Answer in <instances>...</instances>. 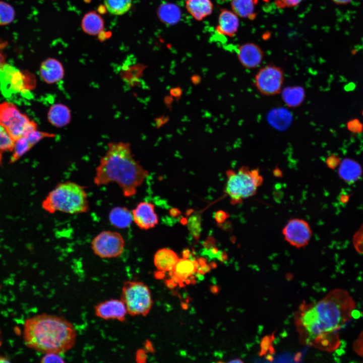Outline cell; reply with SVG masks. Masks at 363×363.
<instances>
[{"mask_svg": "<svg viewBox=\"0 0 363 363\" xmlns=\"http://www.w3.org/2000/svg\"><path fill=\"white\" fill-rule=\"evenodd\" d=\"M225 193L232 204L241 203L243 200L253 196L263 183V177L257 169H250L241 166L237 171L230 169L226 171Z\"/></svg>", "mask_w": 363, "mask_h": 363, "instance_id": "obj_5", "label": "cell"}, {"mask_svg": "<svg viewBox=\"0 0 363 363\" xmlns=\"http://www.w3.org/2000/svg\"><path fill=\"white\" fill-rule=\"evenodd\" d=\"M146 350L141 349L137 351L136 359L139 363H144L146 360Z\"/></svg>", "mask_w": 363, "mask_h": 363, "instance_id": "obj_34", "label": "cell"}, {"mask_svg": "<svg viewBox=\"0 0 363 363\" xmlns=\"http://www.w3.org/2000/svg\"><path fill=\"white\" fill-rule=\"evenodd\" d=\"M239 26V17L233 12L226 9L221 10L216 27L218 33L233 37L236 33Z\"/></svg>", "mask_w": 363, "mask_h": 363, "instance_id": "obj_16", "label": "cell"}, {"mask_svg": "<svg viewBox=\"0 0 363 363\" xmlns=\"http://www.w3.org/2000/svg\"><path fill=\"white\" fill-rule=\"evenodd\" d=\"M157 16L163 23L173 25L179 21L182 13L179 8L175 4L165 3L159 7Z\"/></svg>", "mask_w": 363, "mask_h": 363, "instance_id": "obj_23", "label": "cell"}, {"mask_svg": "<svg viewBox=\"0 0 363 363\" xmlns=\"http://www.w3.org/2000/svg\"><path fill=\"white\" fill-rule=\"evenodd\" d=\"M198 263L184 257L179 259L171 272L173 280L178 283H182L190 277L197 270Z\"/></svg>", "mask_w": 363, "mask_h": 363, "instance_id": "obj_18", "label": "cell"}, {"mask_svg": "<svg viewBox=\"0 0 363 363\" xmlns=\"http://www.w3.org/2000/svg\"><path fill=\"white\" fill-rule=\"evenodd\" d=\"M226 214L223 211H220L218 213L217 215V218H216L217 219V221H223L226 218Z\"/></svg>", "mask_w": 363, "mask_h": 363, "instance_id": "obj_36", "label": "cell"}, {"mask_svg": "<svg viewBox=\"0 0 363 363\" xmlns=\"http://www.w3.org/2000/svg\"><path fill=\"white\" fill-rule=\"evenodd\" d=\"M77 331L62 316L43 313L27 319L24 340L29 348L43 353H65L74 346Z\"/></svg>", "mask_w": 363, "mask_h": 363, "instance_id": "obj_3", "label": "cell"}, {"mask_svg": "<svg viewBox=\"0 0 363 363\" xmlns=\"http://www.w3.org/2000/svg\"><path fill=\"white\" fill-rule=\"evenodd\" d=\"M95 315L105 320L124 322L128 314L126 306L121 299L111 298L100 302L94 307Z\"/></svg>", "mask_w": 363, "mask_h": 363, "instance_id": "obj_12", "label": "cell"}, {"mask_svg": "<svg viewBox=\"0 0 363 363\" xmlns=\"http://www.w3.org/2000/svg\"><path fill=\"white\" fill-rule=\"evenodd\" d=\"M254 1H255V2H256V4L258 3V0H254ZM264 1H266V2H268L269 0H264Z\"/></svg>", "mask_w": 363, "mask_h": 363, "instance_id": "obj_41", "label": "cell"}, {"mask_svg": "<svg viewBox=\"0 0 363 363\" xmlns=\"http://www.w3.org/2000/svg\"><path fill=\"white\" fill-rule=\"evenodd\" d=\"M5 63V57L0 49V67Z\"/></svg>", "mask_w": 363, "mask_h": 363, "instance_id": "obj_38", "label": "cell"}, {"mask_svg": "<svg viewBox=\"0 0 363 363\" xmlns=\"http://www.w3.org/2000/svg\"><path fill=\"white\" fill-rule=\"evenodd\" d=\"M41 362L49 363V362H64L65 360L59 355V354L54 353H45L41 358Z\"/></svg>", "mask_w": 363, "mask_h": 363, "instance_id": "obj_32", "label": "cell"}, {"mask_svg": "<svg viewBox=\"0 0 363 363\" xmlns=\"http://www.w3.org/2000/svg\"><path fill=\"white\" fill-rule=\"evenodd\" d=\"M145 346V348H146V350H147L148 351H150V352L153 351V348L152 344L149 341H148V340L146 341Z\"/></svg>", "mask_w": 363, "mask_h": 363, "instance_id": "obj_37", "label": "cell"}, {"mask_svg": "<svg viewBox=\"0 0 363 363\" xmlns=\"http://www.w3.org/2000/svg\"><path fill=\"white\" fill-rule=\"evenodd\" d=\"M10 362V360L7 357L4 356H0V363H1V362Z\"/></svg>", "mask_w": 363, "mask_h": 363, "instance_id": "obj_40", "label": "cell"}, {"mask_svg": "<svg viewBox=\"0 0 363 363\" xmlns=\"http://www.w3.org/2000/svg\"><path fill=\"white\" fill-rule=\"evenodd\" d=\"M273 173H274V175L276 176H277V177H279L282 175V172H281V170L278 168L275 169L274 170Z\"/></svg>", "mask_w": 363, "mask_h": 363, "instance_id": "obj_39", "label": "cell"}, {"mask_svg": "<svg viewBox=\"0 0 363 363\" xmlns=\"http://www.w3.org/2000/svg\"><path fill=\"white\" fill-rule=\"evenodd\" d=\"M48 120L52 126L62 128L68 125L71 119L69 107L65 104L56 103L49 108L47 113Z\"/></svg>", "mask_w": 363, "mask_h": 363, "instance_id": "obj_17", "label": "cell"}, {"mask_svg": "<svg viewBox=\"0 0 363 363\" xmlns=\"http://www.w3.org/2000/svg\"><path fill=\"white\" fill-rule=\"evenodd\" d=\"M231 7L238 17L254 20L256 17L254 0H231Z\"/></svg>", "mask_w": 363, "mask_h": 363, "instance_id": "obj_24", "label": "cell"}, {"mask_svg": "<svg viewBox=\"0 0 363 363\" xmlns=\"http://www.w3.org/2000/svg\"><path fill=\"white\" fill-rule=\"evenodd\" d=\"M281 92L283 101L290 107L299 106L305 98V90L300 86L288 87L282 89Z\"/></svg>", "mask_w": 363, "mask_h": 363, "instance_id": "obj_25", "label": "cell"}, {"mask_svg": "<svg viewBox=\"0 0 363 363\" xmlns=\"http://www.w3.org/2000/svg\"><path fill=\"white\" fill-rule=\"evenodd\" d=\"M15 144L6 130L0 125V154L6 151H12Z\"/></svg>", "mask_w": 363, "mask_h": 363, "instance_id": "obj_29", "label": "cell"}, {"mask_svg": "<svg viewBox=\"0 0 363 363\" xmlns=\"http://www.w3.org/2000/svg\"><path fill=\"white\" fill-rule=\"evenodd\" d=\"M179 258L172 250L163 248L158 250L154 256V264L161 272L171 271Z\"/></svg>", "mask_w": 363, "mask_h": 363, "instance_id": "obj_19", "label": "cell"}, {"mask_svg": "<svg viewBox=\"0 0 363 363\" xmlns=\"http://www.w3.org/2000/svg\"><path fill=\"white\" fill-rule=\"evenodd\" d=\"M185 5L188 12L197 21L210 15L213 9L211 0H186Z\"/></svg>", "mask_w": 363, "mask_h": 363, "instance_id": "obj_20", "label": "cell"}, {"mask_svg": "<svg viewBox=\"0 0 363 363\" xmlns=\"http://www.w3.org/2000/svg\"><path fill=\"white\" fill-rule=\"evenodd\" d=\"M109 223L114 227L124 229L130 226L133 221L132 212L125 207H115L108 214Z\"/></svg>", "mask_w": 363, "mask_h": 363, "instance_id": "obj_21", "label": "cell"}, {"mask_svg": "<svg viewBox=\"0 0 363 363\" xmlns=\"http://www.w3.org/2000/svg\"><path fill=\"white\" fill-rule=\"evenodd\" d=\"M355 303L345 290L336 289L317 302L299 307L295 315L299 339L303 344L327 351L338 343L337 332L350 321Z\"/></svg>", "mask_w": 363, "mask_h": 363, "instance_id": "obj_1", "label": "cell"}, {"mask_svg": "<svg viewBox=\"0 0 363 363\" xmlns=\"http://www.w3.org/2000/svg\"><path fill=\"white\" fill-rule=\"evenodd\" d=\"M0 125L14 141L37 130L35 122L22 113L15 105L8 102L0 104Z\"/></svg>", "mask_w": 363, "mask_h": 363, "instance_id": "obj_7", "label": "cell"}, {"mask_svg": "<svg viewBox=\"0 0 363 363\" xmlns=\"http://www.w3.org/2000/svg\"><path fill=\"white\" fill-rule=\"evenodd\" d=\"M39 74L42 80L48 84L61 81L65 76V70L62 63L54 58H48L40 65Z\"/></svg>", "mask_w": 363, "mask_h": 363, "instance_id": "obj_15", "label": "cell"}, {"mask_svg": "<svg viewBox=\"0 0 363 363\" xmlns=\"http://www.w3.org/2000/svg\"><path fill=\"white\" fill-rule=\"evenodd\" d=\"M362 115H363V110H362Z\"/></svg>", "mask_w": 363, "mask_h": 363, "instance_id": "obj_43", "label": "cell"}, {"mask_svg": "<svg viewBox=\"0 0 363 363\" xmlns=\"http://www.w3.org/2000/svg\"><path fill=\"white\" fill-rule=\"evenodd\" d=\"M284 79V72L281 68L268 65L257 72L254 77V85L262 95L273 96L281 92Z\"/></svg>", "mask_w": 363, "mask_h": 363, "instance_id": "obj_9", "label": "cell"}, {"mask_svg": "<svg viewBox=\"0 0 363 363\" xmlns=\"http://www.w3.org/2000/svg\"><path fill=\"white\" fill-rule=\"evenodd\" d=\"M148 174L135 159L128 143L111 142L96 168L93 182L97 186L116 183L125 197H131Z\"/></svg>", "mask_w": 363, "mask_h": 363, "instance_id": "obj_2", "label": "cell"}, {"mask_svg": "<svg viewBox=\"0 0 363 363\" xmlns=\"http://www.w3.org/2000/svg\"><path fill=\"white\" fill-rule=\"evenodd\" d=\"M32 147L30 144L26 136L22 137L16 141L12 150L11 162H14L26 153Z\"/></svg>", "mask_w": 363, "mask_h": 363, "instance_id": "obj_27", "label": "cell"}, {"mask_svg": "<svg viewBox=\"0 0 363 363\" xmlns=\"http://www.w3.org/2000/svg\"><path fill=\"white\" fill-rule=\"evenodd\" d=\"M352 241L356 250L363 253V223L354 233Z\"/></svg>", "mask_w": 363, "mask_h": 363, "instance_id": "obj_31", "label": "cell"}, {"mask_svg": "<svg viewBox=\"0 0 363 363\" xmlns=\"http://www.w3.org/2000/svg\"><path fill=\"white\" fill-rule=\"evenodd\" d=\"M55 135L53 133L38 131L37 130L29 133L26 138L32 147L45 138H53Z\"/></svg>", "mask_w": 363, "mask_h": 363, "instance_id": "obj_30", "label": "cell"}, {"mask_svg": "<svg viewBox=\"0 0 363 363\" xmlns=\"http://www.w3.org/2000/svg\"><path fill=\"white\" fill-rule=\"evenodd\" d=\"M120 299L126 306L128 314L132 316H146L153 304L148 287L139 281L125 282L122 288Z\"/></svg>", "mask_w": 363, "mask_h": 363, "instance_id": "obj_6", "label": "cell"}, {"mask_svg": "<svg viewBox=\"0 0 363 363\" xmlns=\"http://www.w3.org/2000/svg\"><path fill=\"white\" fill-rule=\"evenodd\" d=\"M1 344H2V342H1V341L0 340V346H1Z\"/></svg>", "mask_w": 363, "mask_h": 363, "instance_id": "obj_42", "label": "cell"}, {"mask_svg": "<svg viewBox=\"0 0 363 363\" xmlns=\"http://www.w3.org/2000/svg\"><path fill=\"white\" fill-rule=\"evenodd\" d=\"M104 22L102 18L96 12L87 13L83 17L81 27L86 33L90 35H96L103 30Z\"/></svg>", "mask_w": 363, "mask_h": 363, "instance_id": "obj_22", "label": "cell"}, {"mask_svg": "<svg viewBox=\"0 0 363 363\" xmlns=\"http://www.w3.org/2000/svg\"><path fill=\"white\" fill-rule=\"evenodd\" d=\"M238 59L241 65L247 69H254L262 63L264 53L257 44L248 42L240 45L237 51Z\"/></svg>", "mask_w": 363, "mask_h": 363, "instance_id": "obj_14", "label": "cell"}, {"mask_svg": "<svg viewBox=\"0 0 363 363\" xmlns=\"http://www.w3.org/2000/svg\"><path fill=\"white\" fill-rule=\"evenodd\" d=\"M107 10L114 15H122L130 9L132 0H104Z\"/></svg>", "mask_w": 363, "mask_h": 363, "instance_id": "obj_26", "label": "cell"}, {"mask_svg": "<svg viewBox=\"0 0 363 363\" xmlns=\"http://www.w3.org/2000/svg\"><path fill=\"white\" fill-rule=\"evenodd\" d=\"M304 0H274L276 6L280 9L292 8L300 4Z\"/></svg>", "mask_w": 363, "mask_h": 363, "instance_id": "obj_33", "label": "cell"}, {"mask_svg": "<svg viewBox=\"0 0 363 363\" xmlns=\"http://www.w3.org/2000/svg\"><path fill=\"white\" fill-rule=\"evenodd\" d=\"M337 5H346L350 3L353 0H331Z\"/></svg>", "mask_w": 363, "mask_h": 363, "instance_id": "obj_35", "label": "cell"}, {"mask_svg": "<svg viewBox=\"0 0 363 363\" xmlns=\"http://www.w3.org/2000/svg\"><path fill=\"white\" fill-rule=\"evenodd\" d=\"M285 240L296 248L307 246L312 236L311 228L307 221L300 218L290 219L282 229Z\"/></svg>", "mask_w": 363, "mask_h": 363, "instance_id": "obj_10", "label": "cell"}, {"mask_svg": "<svg viewBox=\"0 0 363 363\" xmlns=\"http://www.w3.org/2000/svg\"><path fill=\"white\" fill-rule=\"evenodd\" d=\"M15 17V12L12 6L7 3L0 1V26L11 23Z\"/></svg>", "mask_w": 363, "mask_h": 363, "instance_id": "obj_28", "label": "cell"}, {"mask_svg": "<svg viewBox=\"0 0 363 363\" xmlns=\"http://www.w3.org/2000/svg\"><path fill=\"white\" fill-rule=\"evenodd\" d=\"M133 221L141 229L147 230L154 227L158 223V218L153 204L147 202L139 203L132 212Z\"/></svg>", "mask_w": 363, "mask_h": 363, "instance_id": "obj_13", "label": "cell"}, {"mask_svg": "<svg viewBox=\"0 0 363 363\" xmlns=\"http://www.w3.org/2000/svg\"><path fill=\"white\" fill-rule=\"evenodd\" d=\"M25 78L24 74L13 66L5 63L0 67V83L6 94L27 89Z\"/></svg>", "mask_w": 363, "mask_h": 363, "instance_id": "obj_11", "label": "cell"}, {"mask_svg": "<svg viewBox=\"0 0 363 363\" xmlns=\"http://www.w3.org/2000/svg\"><path fill=\"white\" fill-rule=\"evenodd\" d=\"M91 248L95 255L102 259L119 257L124 252L125 240L118 232L103 230L93 237Z\"/></svg>", "mask_w": 363, "mask_h": 363, "instance_id": "obj_8", "label": "cell"}, {"mask_svg": "<svg viewBox=\"0 0 363 363\" xmlns=\"http://www.w3.org/2000/svg\"><path fill=\"white\" fill-rule=\"evenodd\" d=\"M42 207L50 214L60 212L79 214L87 213L90 210L85 187L71 181L57 184L42 201Z\"/></svg>", "mask_w": 363, "mask_h": 363, "instance_id": "obj_4", "label": "cell"}]
</instances>
